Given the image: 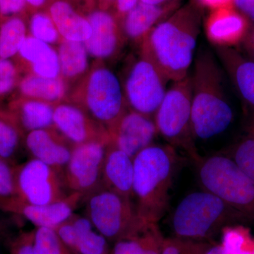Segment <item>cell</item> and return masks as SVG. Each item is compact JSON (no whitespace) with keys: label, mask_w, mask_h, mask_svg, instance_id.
I'll list each match as a JSON object with an SVG mask.
<instances>
[{"label":"cell","mask_w":254,"mask_h":254,"mask_svg":"<svg viewBox=\"0 0 254 254\" xmlns=\"http://www.w3.org/2000/svg\"><path fill=\"white\" fill-rule=\"evenodd\" d=\"M164 240L158 223L143 220L131 234L118 240L113 254H162Z\"/></svg>","instance_id":"cell-24"},{"label":"cell","mask_w":254,"mask_h":254,"mask_svg":"<svg viewBox=\"0 0 254 254\" xmlns=\"http://www.w3.org/2000/svg\"><path fill=\"white\" fill-rule=\"evenodd\" d=\"M179 0L159 5L138 1L136 6L120 20V26L125 41H131L140 46L150 31L173 14L179 9Z\"/></svg>","instance_id":"cell-18"},{"label":"cell","mask_w":254,"mask_h":254,"mask_svg":"<svg viewBox=\"0 0 254 254\" xmlns=\"http://www.w3.org/2000/svg\"><path fill=\"white\" fill-rule=\"evenodd\" d=\"M250 27L248 18L234 6L210 11L205 31L215 48H233L243 42Z\"/></svg>","instance_id":"cell-16"},{"label":"cell","mask_w":254,"mask_h":254,"mask_svg":"<svg viewBox=\"0 0 254 254\" xmlns=\"http://www.w3.org/2000/svg\"><path fill=\"white\" fill-rule=\"evenodd\" d=\"M243 46L250 58H252V60L254 61V44L243 45Z\"/></svg>","instance_id":"cell-43"},{"label":"cell","mask_w":254,"mask_h":254,"mask_svg":"<svg viewBox=\"0 0 254 254\" xmlns=\"http://www.w3.org/2000/svg\"><path fill=\"white\" fill-rule=\"evenodd\" d=\"M110 136L76 145L62 179L68 193L87 196L101 185L105 154Z\"/></svg>","instance_id":"cell-11"},{"label":"cell","mask_w":254,"mask_h":254,"mask_svg":"<svg viewBox=\"0 0 254 254\" xmlns=\"http://www.w3.org/2000/svg\"><path fill=\"white\" fill-rule=\"evenodd\" d=\"M108 131L112 143L133 160L158 135L153 118L128 108Z\"/></svg>","instance_id":"cell-13"},{"label":"cell","mask_w":254,"mask_h":254,"mask_svg":"<svg viewBox=\"0 0 254 254\" xmlns=\"http://www.w3.org/2000/svg\"><path fill=\"white\" fill-rule=\"evenodd\" d=\"M176 149L154 143L133 158L132 200L138 217L158 223L168 209L177 168Z\"/></svg>","instance_id":"cell-3"},{"label":"cell","mask_w":254,"mask_h":254,"mask_svg":"<svg viewBox=\"0 0 254 254\" xmlns=\"http://www.w3.org/2000/svg\"><path fill=\"white\" fill-rule=\"evenodd\" d=\"M21 72L46 78L60 77L58 50L55 47L39 41L28 34L16 58Z\"/></svg>","instance_id":"cell-19"},{"label":"cell","mask_w":254,"mask_h":254,"mask_svg":"<svg viewBox=\"0 0 254 254\" xmlns=\"http://www.w3.org/2000/svg\"><path fill=\"white\" fill-rule=\"evenodd\" d=\"M133 172V159L119 149L110 140L105 154L100 187L132 200Z\"/></svg>","instance_id":"cell-20"},{"label":"cell","mask_w":254,"mask_h":254,"mask_svg":"<svg viewBox=\"0 0 254 254\" xmlns=\"http://www.w3.org/2000/svg\"><path fill=\"white\" fill-rule=\"evenodd\" d=\"M35 254H63L62 241L55 229L37 227L33 240Z\"/></svg>","instance_id":"cell-32"},{"label":"cell","mask_w":254,"mask_h":254,"mask_svg":"<svg viewBox=\"0 0 254 254\" xmlns=\"http://www.w3.org/2000/svg\"><path fill=\"white\" fill-rule=\"evenodd\" d=\"M23 145L31 158L47 164L61 176L74 148L55 127L29 132Z\"/></svg>","instance_id":"cell-15"},{"label":"cell","mask_w":254,"mask_h":254,"mask_svg":"<svg viewBox=\"0 0 254 254\" xmlns=\"http://www.w3.org/2000/svg\"><path fill=\"white\" fill-rule=\"evenodd\" d=\"M204 254H225L221 244L220 245H211Z\"/></svg>","instance_id":"cell-40"},{"label":"cell","mask_w":254,"mask_h":254,"mask_svg":"<svg viewBox=\"0 0 254 254\" xmlns=\"http://www.w3.org/2000/svg\"><path fill=\"white\" fill-rule=\"evenodd\" d=\"M21 73L14 60L0 58V103L16 90Z\"/></svg>","instance_id":"cell-34"},{"label":"cell","mask_w":254,"mask_h":254,"mask_svg":"<svg viewBox=\"0 0 254 254\" xmlns=\"http://www.w3.org/2000/svg\"><path fill=\"white\" fill-rule=\"evenodd\" d=\"M139 0H117L115 3L119 21L136 6Z\"/></svg>","instance_id":"cell-37"},{"label":"cell","mask_w":254,"mask_h":254,"mask_svg":"<svg viewBox=\"0 0 254 254\" xmlns=\"http://www.w3.org/2000/svg\"><path fill=\"white\" fill-rule=\"evenodd\" d=\"M25 135L6 110L0 109V158L16 165Z\"/></svg>","instance_id":"cell-27"},{"label":"cell","mask_w":254,"mask_h":254,"mask_svg":"<svg viewBox=\"0 0 254 254\" xmlns=\"http://www.w3.org/2000/svg\"><path fill=\"white\" fill-rule=\"evenodd\" d=\"M71 220L77 234L75 250L80 254H105L107 250L106 238L101 234L93 231V225L89 219L73 214Z\"/></svg>","instance_id":"cell-29"},{"label":"cell","mask_w":254,"mask_h":254,"mask_svg":"<svg viewBox=\"0 0 254 254\" xmlns=\"http://www.w3.org/2000/svg\"><path fill=\"white\" fill-rule=\"evenodd\" d=\"M27 7L25 0H0V21L11 16H20Z\"/></svg>","instance_id":"cell-35"},{"label":"cell","mask_w":254,"mask_h":254,"mask_svg":"<svg viewBox=\"0 0 254 254\" xmlns=\"http://www.w3.org/2000/svg\"><path fill=\"white\" fill-rule=\"evenodd\" d=\"M212 245L205 241H196L175 236L165 238L162 254H204Z\"/></svg>","instance_id":"cell-33"},{"label":"cell","mask_w":254,"mask_h":254,"mask_svg":"<svg viewBox=\"0 0 254 254\" xmlns=\"http://www.w3.org/2000/svg\"><path fill=\"white\" fill-rule=\"evenodd\" d=\"M190 76L191 126L195 141L208 140L226 131L234 119L225 88L223 71L210 50L202 48Z\"/></svg>","instance_id":"cell-2"},{"label":"cell","mask_w":254,"mask_h":254,"mask_svg":"<svg viewBox=\"0 0 254 254\" xmlns=\"http://www.w3.org/2000/svg\"><path fill=\"white\" fill-rule=\"evenodd\" d=\"M28 27V34L50 46H58L62 41L59 32L48 11H37L32 14Z\"/></svg>","instance_id":"cell-30"},{"label":"cell","mask_w":254,"mask_h":254,"mask_svg":"<svg viewBox=\"0 0 254 254\" xmlns=\"http://www.w3.org/2000/svg\"><path fill=\"white\" fill-rule=\"evenodd\" d=\"M67 100L108 131L128 110L121 81L102 61L93 63L86 76L71 87Z\"/></svg>","instance_id":"cell-5"},{"label":"cell","mask_w":254,"mask_h":254,"mask_svg":"<svg viewBox=\"0 0 254 254\" xmlns=\"http://www.w3.org/2000/svg\"><path fill=\"white\" fill-rule=\"evenodd\" d=\"M18 200L14 166L0 158V210L6 212Z\"/></svg>","instance_id":"cell-31"},{"label":"cell","mask_w":254,"mask_h":254,"mask_svg":"<svg viewBox=\"0 0 254 254\" xmlns=\"http://www.w3.org/2000/svg\"><path fill=\"white\" fill-rule=\"evenodd\" d=\"M87 18L91 34L83 43L89 56L102 62L118 56L125 39L117 16L100 9L91 11Z\"/></svg>","instance_id":"cell-14"},{"label":"cell","mask_w":254,"mask_h":254,"mask_svg":"<svg viewBox=\"0 0 254 254\" xmlns=\"http://www.w3.org/2000/svg\"><path fill=\"white\" fill-rule=\"evenodd\" d=\"M54 127L73 146L110 137L104 126L68 100L55 105Z\"/></svg>","instance_id":"cell-12"},{"label":"cell","mask_w":254,"mask_h":254,"mask_svg":"<svg viewBox=\"0 0 254 254\" xmlns=\"http://www.w3.org/2000/svg\"><path fill=\"white\" fill-rule=\"evenodd\" d=\"M200 185L254 221V180L227 155L200 156L194 163Z\"/></svg>","instance_id":"cell-6"},{"label":"cell","mask_w":254,"mask_h":254,"mask_svg":"<svg viewBox=\"0 0 254 254\" xmlns=\"http://www.w3.org/2000/svg\"><path fill=\"white\" fill-rule=\"evenodd\" d=\"M116 1L117 0H99L100 9L107 11L112 5L115 4Z\"/></svg>","instance_id":"cell-41"},{"label":"cell","mask_w":254,"mask_h":254,"mask_svg":"<svg viewBox=\"0 0 254 254\" xmlns=\"http://www.w3.org/2000/svg\"><path fill=\"white\" fill-rule=\"evenodd\" d=\"M215 53L241 98L254 110V61L233 48H215Z\"/></svg>","instance_id":"cell-21"},{"label":"cell","mask_w":254,"mask_h":254,"mask_svg":"<svg viewBox=\"0 0 254 254\" xmlns=\"http://www.w3.org/2000/svg\"><path fill=\"white\" fill-rule=\"evenodd\" d=\"M16 90L18 96L55 105L67 100L70 87L61 77H41L26 73L21 77Z\"/></svg>","instance_id":"cell-25"},{"label":"cell","mask_w":254,"mask_h":254,"mask_svg":"<svg viewBox=\"0 0 254 254\" xmlns=\"http://www.w3.org/2000/svg\"><path fill=\"white\" fill-rule=\"evenodd\" d=\"M169 81L153 63L140 55L128 65L121 82L128 109L154 118Z\"/></svg>","instance_id":"cell-9"},{"label":"cell","mask_w":254,"mask_h":254,"mask_svg":"<svg viewBox=\"0 0 254 254\" xmlns=\"http://www.w3.org/2000/svg\"><path fill=\"white\" fill-rule=\"evenodd\" d=\"M48 12L62 39L84 43L91 36V27L88 18L76 11L67 0L52 1Z\"/></svg>","instance_id":"cell-23"},{"label":"cell","mask_w":254,"mask_h":254,"mask_svg":"<svg viewBox=\"0 0 254 254\" xmlns=\"http://www.w3.org/2000/svg\"><path fill=\"white\" fill-rule=\"evenodd\" d=\"M250 222L243 214L206 190L185 196L172 219L175 236L205 242L225 227Z\"/></svg>","instance_id":"cell-4"},{"label":"cell","mask_w":254,"mask_h":254,"mask_svg":"<svg viewBox=\"0 0 254 254\" xmlns=\"http://www.w3.org/2000/svg\"><path fill=\"white\" fill-rule=\"evenodd\" d=\"M173 1H175V0H139V1L145 3V4L153 5L166 4V3L171 2Z\"/></svg>","instance_id":"cell-42"},{"label":"cell","mask_w":254,"mask_h":254,"mask_svg":"<svg viewBox=\"0 0 254 254\" xmlns=\"http://www.w3.org/2000/svg\"><path fill=\"white\" fill-rule=\"evenodd\" d=\"M191 105V80L189 74L173 82L153 120L158 134L168 145L186 153L194 164L200 155L192 131Z\"/></svg>","instance_id":"cell-7"},{"label":"cell","mask_w":254,"mask_h":254,"mask_svg":"<svg viewBox=\"0 0 254 254\" xmlns=\"http://www.w3.org/2000/svg\"><path fill=\"white\" fill-rule=\"evenodd\" d=\"M13 250V254H35L33 242L26 240L20 241Z\"/></svg>","instance_id":"cell-39"},{"label":"cell","mask_w":254,"mask_h":254,"mask_svg":"<svg viewBox=\"0 0 254 254\" xmlns=\"http://www.w3.org/2000/svg\"><path fill=\"white\" fill-rule=\"evenodd\" d=\"M200 7L205 6L210 11L235 6V0H195Z\"/></svg>","instance_id":"cell-36"},{"label":"cell","mask_w":254,"mask_h":254,"mask_svg":"<svg viewBox=\"0 0 254 254\" xmlns=\"http://www.w3.org/2000/svg\"><path fill=\"white\" fill-rule=\"evenodd\" d=\"M201 11L195 1L177 9L155 26L141 45V55L170 81L187 77L194 58Z\"/></svg>","instance_id":"cell-1"},{"label":"cell","mask_w":254,"mask_h":254,"mask_svg":"<svg viewBox=\"0 0 254 254\" xmlns=\"http://www.w3.org/2000/svg\"><path fill=\"white\" fill-rule=\"evenodd\" d=\"M86 216L106 239L120 240L131 234L143 220L131 199L103 187L84 198Z\"/></svg>","instance_id":"cell-8"},{"label":"cell","mask_w":254,"mask_h":254,"mask_svg":"<svg viewBox=\"0 0 254 254\" xmlns=\"http://www.w3.org/2000/svg\"><path fill=\"white\" fill-rule=\"evenodd\" d=\"M18 200L30 205H45L66 198L69 193L56 170L31 158L14 166Z\"/></svg>","instance_id":"cell-10"},{"label":"cell","mask_w":254,"mask_h":254,"mask_svg":"<svg viewBox=\"0 0 254 254\" xmlns=\"http://www.w3.org/2000/svg\"><path fill=\"white\" fill-rule=\"evenodd\" d=\"M28 35L27 25L21 16L0 21V58L14 59Z\"/></svg>","instance_id":"cell-28"},{"label":"cell","mask_w":254,"mask_h":254,"mask_svg":"<svg viewBox=\"0 0 254 254\" xmlns=\"http://www.w3.org/2000/svg\"><path fill=\"white\" fill-rule=\"evenodd\" d=\"M60 77L71 87L81 81L89 71V55L84 43L62 39L58 46Z\"/></svg>","instance_id":"cell-26"},{"label":"cell","mask_w":254,"mask_h":254,"mask_svg":"<svg viewBox=\"0 0 254 254\" xmlns=\"http://www.w3.org/2000/svg\"><path fill=\"white\" fill-rule=\"evenodd\" d=\"M235 6L247 18L254 21V0H235Z\"/></svg>","instance_id":"cell-38"},{"label":"cell","mask_w":254,"mask_h":254,"mask_svg":"<svg viewBox=\"0 0 254 254\" xmlns=\"http://www.w3.org/2000/svg\"><path fill=\"white\" fill-rule=\"evenodd\" d=\"M55 106L17 95L9 102L6 110L26 136L36 130L54 128Z\"/></svg>","instance_id":"cell-22"},{"label":"cell","mask_w":254,"mask_h":254,"mask_svg":"<svg viewBox=\"0 0 254 254\" xmlns=\"http://www.w3.org/2000/svg\"><path fill=\"white\" fill-rule=\"evenodd\" d=\"M84 200L81 193H69L63 200L45 205H30L16 200L6 213L21 215L37 227L56 229L74 214L79 203Z\"/></svg>","instance_id":"cell-17"}]
</instances>
